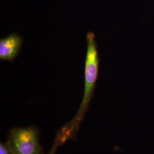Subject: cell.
I'll use <instances>...</instances> for the list:
<instances>
[{
	"label": "cell",
	"instance_id": "cell-1",
	"mask_svg": "<svg viewBox=\"0 0 154 154\" xmlns=\"http://www.w3.org/2000/svg\"><path fill=\"white\" fill-rule=\"evenodd\" d=\"M86 53L85 63V86L82 100L75 116L57 132L65 143L69 140H75L77 132L88 110L91 100L94 96L99 74V57L95 34L88 32L86 35Z\"/></svg>",
	"mask_w": 154,
	"mask_h": 154
},
{
	"label": "cell",
	"instance_id": "cell-3",
	"mask_svg": "<svg viewBox=\"0 0 154 154\" xmlns=\"http://www.w3.org/2000/svg\"><path fill=\"white\" fill-rule=\"evenodd\" d=\"M22 41V37L16 32L0 39V60L14 61L21 50Z\"/></svg>",
	"mask_w": 154,
	"mask_h": 154
},
{
	"label": "cell",
	"instance_id": "cell-4",
	"mask_svg": "<svg viewBox=\"0 0 154 154\" xmlns=\"http://www.w3.org/2000/svg\"><path fill=\"white\" fill-rule=\"evenodd\" d=\"M63 143L61 141V139L59 138V137L57 135L55 139L54 140V143L51 147V148L50 150L49 153V154H55L56 153V151L57 148L60 146L61 145H62Z\"/></svg>",
	"mask_w": 154,
	"mask_h": 154
},
{
	"label": "cell",
	"instance_id": "cell-5",
	"mask_svg": "<svg viewBox=\"0 0 154 154\" xmlns=\"http://www.w3.org/2000/svg\"><path fill=\"white\" fill-rule=\"evenodd\" d=\"M0 154H14L11 152L7 142L0 143Z\"/></svg>",
	"mask_w": 154,
	"mask_h": 154
},
{
	"label": "cell",
	"instance_id": "cell-2",
	"mask_svg": "<svg viewBox=\"0 0 154 154\" xmlns=\"http://www.w3.org/2000/svg\"><path fill=\"white\" fill-rule=\"evenodd\" d=\"M6 142L14 154H44L37 127L12 128L8 133Z\"/></svg>",
	"mask_w": 154,
	"mask_h": 154
}]
</instances>
